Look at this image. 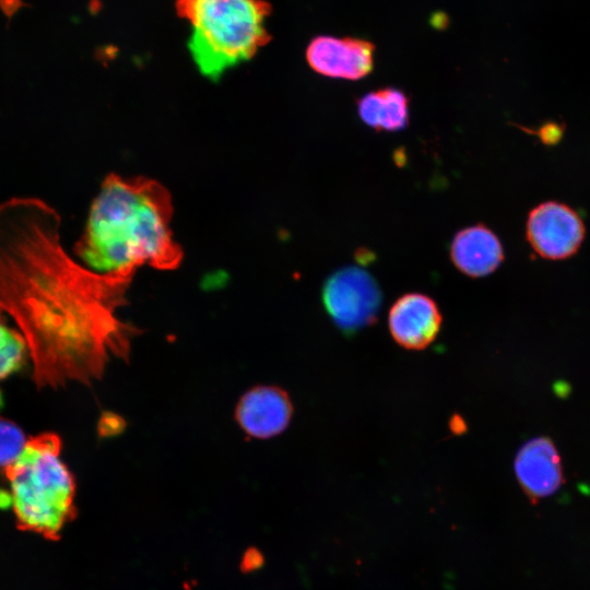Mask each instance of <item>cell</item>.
I'll return each instance as SVG.
<instances>
[{
  "instance_id": "obj_1",
  "label": "cell",
  "mask_w": 590,
  "mask_h": 590,
  "mask_svg": "<svg viewBox=\"0 0 590 590\" xmlns=\"http://www.w3.org/2000/svg\"><path fill=\"white\" fill-rule=\"evenodd\" d=\"M58 212L37 198L0 203V309L23 335L37 388L90 385L141 331L121 320L134 272L98 273L64 250Z\"/></svg>"
},
{
  "instance_id": "obj_2",
  "label": "cell",
  "mask_w": 590,
  "mask_h": 590,
  "mask_svg": "<svg viewBox=\"0 0 590 590\" xmlns=\"http://www.w3.org/2000/svg\"><path fill=\"white\" fill-rule=\"evenodd\" d=\"M172 197L158 181L109 174L94 198L75 255L98 273L176 269L182 249L170 221Z\"/></svg>"
},
{
  "instance_id": "obj_3",
  "label": "cell",
  "mask_w": 590,
  "mask_h": 590,
  "mask_svg": "<svg viewBox=\"0 0 590 590\" xmlns=\"http://www.w3.org/2000/svg\"><path fill=\"white\" fill-rule=\"evenodd\" d=\"M176 10L191 26L188 47L194 63L212 81L270 40L271 7L264 0H176Z\"/></svg>"
},
{
  "instance_id": "obj_4",
  "label": "cell",
  "mask_w": 590,
  "mask_h": 590,
  "mask_svg": "<svg viewBox=\"0 0 590 590\" xmlns=\"http://www.w3.org/2000/svg\"><path fill=\"white\" fill-rule=\"evenodd\" d=\"M5 471L10 504L19 521L40 533L57 532L72 512L75 492L73 475L61 458L59 436L31 437Z\"/></svg>"
},
{
  "instance_id": "obj_5",
  "label": "cell",
  "mask_w": 590,
  "mask_h": 590,
  "mask_svg": "<svg viewBox=\"0 0 590 590\" xmlns=\"http://www.w3.org/2000/svg\"><path fill=\"white\" fill-rule=\"evenodd\" d=\"M322 306L334 326L346 337L370 327L378 318L382 293L377 280L356 266L331 273L321 287Z\"/></svg>"
},
{
  "instance_id": "obj_6",
  "label": "cell",
  "mask_w": 590,
  "mask_h": 590,
  "mask_svg": "<svg viewBox=\"0 0 590 590\" xmlns=\"http://www.w3.org/2000/svg\"><path fill=\"white\" fill-rule=\"evenodd\" d=\"M585 237V225L577 212L564 203L543 202L531 210L527 239L538 255L558 260L573 256Z\"/></svg>"
},
{
  "instance_id": "obj_7",
  "label": "cell",
  "mask_w": 590,
  "mask_h": 590,
  "mask_svg": "<svg viewBox=\"0 0 590 590\" xmlns=\"http://www.w3.org/2000/svg\"><path fill=\"white\" fill-rule=\"evenodd\" d=\"M442 315L437 303L423 293L401 295L388 314L389 332L394 342L411 351L430 345L440 332Z\"/></svg>"
},
{
  "instance_id": "obj_8",
  "label": "cell",
  "mask_w": 590,
  "mask_h": 590,
  "mask_svg": "<svg viewBox=\"0 0 590 590\" xmlns=\"http://www.w3.org/2000/svg\"><path fill=\"white\" fill-rule=\"evenodd\" d=\"M374 50V45L367 40L319 36L308 45L306 59L319 74L356 81L371 72Z\"/></svg>"
},
{
  "instance_id": "obj_9",
  "label": "cell",
  "mask_w": 590,
  "mask_h": 590,
  "mask_svg": "<svg viewBox=\"0 0 590 590\" xmlns=\"http://www.w3.org/2000/svg\"><path fill=\"white\" fill-rule=\"evenodd\" d=\"M293 415L288 393L276 386H257L239 399L235 417L250 437L268 439L283 433Z\"/></svg>"
},
{
  "instance_id": "obj_10",
  "label": "cell",
  "mask_w": 590,
  "mask_h": 590,
  "mask_svg": "<svg viewBox=\"0 0 590 590\" xmlns=\"http://www.w3.org/2000/svg\"><path fill=\"white\" fill-rule=\"evenodd\" d=\"M516 476L523 491L534 499L555 493L563 483L559 455L544 437L524 444L515 460Z\"/></svg>"
},
{
  "instance_id": "obj_11",
  "label": "cell",
  "mask_w": 590,
  "mask_h": 590,
  "mask_svg": "<svg viewBox=\"0 0 590 590\" xmlns=\"http://www.w3.org/2000/svg\"><path fill=\"white\" fill-rule=\"evenodd\" d=\"M449 253L453 266L470 278L493 273L504 259L499 238L484 224L459 231L450 243Z\"/></svg>"
},
{
  "instance_id": "obj_12",
  "label": "cell",
  "mask_w": 590,
  "mask_h": 590,
  "mask_svg": "<svg viewBox=\"0 0 590 590\" xmlns=\"http://www.w3.org/2000/svg\"><path fill=\"white\" fill-rule=\"evenodd\" d=\"M359 119L376 131L397 132L408 127L410 101L404 92L394 87L371 91L356 102Z\"/></svg>"
},
{
  "instance_id": "obj_13",
  "label": "cell",
  "mask_w": 590,
  "mask_h": 590,
  "mask_svg": "<svg viewBox=\"0 0 590 590\" xmlns=\"http://www.w3.org/2000/svg\"><path fill=\"white\" fill-rule=\"evenodd\" d=\"M27 357L28 350L23 335L0 309V380L17 371Z\"/></svg>"
},
{
  "instance_id": "obj_14",
  "label": "cell",
  "mask_w": 590,
  "mask_h": 590,
  "mask_svg": "<svg viewBox=\"0 0 590 590\" xmlns=\"http://www.w3.org/2000/svg\"><path fill=\"white\" fill-rule=\"evenodd\" d=\"M27 439L13 422L0 417V468H10L22 455Z\"/></svg>"
},
{
  "instance_id": "obj_15",
  "label": "cell",
  "mask_w": 590,
  "mask_h": 590,
  "mask_svg": "<svg viewBox=\"0 0 590 590\" xmlns=\"http://www.w3.org/2000/svg\"><path fill=\"white\" fill-rule=\"evenodd\" d=\"M562 134L563 127L554 122L545 123L539 132V137L545 144L556 143L562 138Z\"/></svg>"
}]
</instances>
